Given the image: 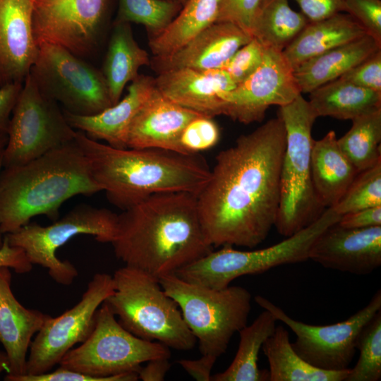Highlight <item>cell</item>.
Segmentation results:
<instances>
[{
	"instance_id": "24",
	"label": "cell",
	"mask_w": 381,
	"mask_h": 381,
	"mask_svg": "<svg viewBox=\"0 0 381 381\" xmlns=\"http://www.w3.org/2000/svg\"><path fill=\"white\" fill-rule=\"evenodd\" d=\"M310 162L317 198L325 208L333 207L358 173L340 149L334 131L313 141Z\"/></svg>"
},
{
	"instance_id": "10",
	"label": "cell",
	"mask_w": 381,
	"mask_h": 381,
	"mask_svg": "<svg viewBox=\"0 0 381 381\" xmlns=\"http://www.w3.org/2000/svg\"><path fill=\"white\" fill-rule=\"evenodd\" d=\"M117 219L118 214L108 209L80 204L50 225L29 222L5 236L10 245L24 250L32 265L47 268L55 282L68 286L78 272L68 260H61L56 256L57 249L80 234L111 243L116 235Z\"/></svg>"
},
{
	"instance_id": "17",
	"label": "cell",
	"mask_w": 381,
	"mask_h": 381,
	"mask_svg": "<svg viewBox=\"0 0 381 381\" xmlns=\"http://www.w3.org/2000/svg\"><path fill=\"white\" fill-rule=\"evenodd\" d=\"M309 259L332 270L370 274L381 265V226L349 229L337 222L315 241Z\"/></svg>"
},
{
	"instance_id": "23",
	"label": "cell",
	"mask_w": 381,
	"mask_h": 381,
	"mask_svg": "<svg viewBox=\"0 0 381 381\" xmlns=\"http://www.w3.org/2000/svg\"><path fill=\"white\" fill-rule=\"evenodd\" d=\"M155 78L138 75L123 99L92 116H79L64 110L68 123L88 138L102 140L116 148H127V135L133 118L155 91Z\"/></svg>"
},
{
	"instance_id": "39",
	"label": "cell",
	"mask_w": 381,
	"mask_h": 381,
	"mask_svg": "<svg viewBox=\"0 0 381 381\" xmlns=\"http://www.w3.org/2000/svg\"><path fill=\"white\" fill-rule=\"evenodd\" d=\"M262 0H219L215 23H232L250 35Z\"/></svg>"
},
{
	"instance_id": "16",
	"label": "cell",
	"mask_w": 381,
	"mask_h": 381,
	"mask_svg": "<svg viewBox=\"0 0 381 381\" xmlns=\"http://www.w3.org/2000/svg\"><path fill=\"white\" fill-rule=\"evenodd\" d=\"M300 94L294 69L282 52L265 48L258 69L222 95L223 115L243 124L261 122L270 106L286 104Z\"/></svg>"
},
{
	"instance_id": "36",
	"label": "cell",
	"mask_w": 381,
	"mask_h": 381,
	"mask_svg": "<svg viewBox=\"0 0 381 381\" xmlns=\"http://www.w3.org/2000/svg\"><path fill=\"white\" fill-rule=\"evenodd\" d=\"M377 206H381V161L358 172L343 197L332 208L343 215Z\"/></svg>"
},
{
	"instance_id": "50",
	"label": "cell",
	"mask_w": 381,
	"mask_h": 381,
	"mask_svg": "<svg viewBox=\"0 0 381 381\" xmlns=\"http://www.w3.org/2000/svg\"><path fill=\"white\" fill-rule=\"evenodd\" d=\"M8 140L7 134H0V150L5 147Z\"/></svg>"
},
{
	"instance_id": "25",
	"label": "cell",
	"mask_w": 381,
	"mask_h": 381,
	"mask_svg": "<svg viewBox=\"0 0 381 381\" xmlns=\"http://www.w3.org/2000/svg\"><path fill=\"white\" fill-rule=\"evenodd\" d=\"M367 34L350 15L339 13L310 22L282 53L294 70L305 61Z\"/></svg>"
},
{
	"instance_id": "48",
	"label": "cell",
	"mask_w": 381,
	"mask_h": 381,
	"mask_svg": "<svg viewBox=\"0 0 381 381\" xmlns=\"http://www.w3.org/2000/svg\"><path fill=\"white\" fill-rule=\"evenodd\" d=\"M3 371H9V360L5 351H0V375Z\"/></svg>"
},
{
	"instance_id": "34",
	"label": "cell",
	"mask_w": 381,
	"mask_h": 381,
	"mask_svg": "<svg viewBox=\"0 0 381 381\" xmlns=\"http://www.w3.org/2000/svg\"><path fill=\"white\" fill-rule=\"evenodd\" d=\"M182 5L174 0H119L114 23H135L147 29L150 37L162 32L177 16Z\"/></svg>"
},
{
	"instance_id": "20",
	"label": "cell",
	"mask_w": 381,
	"mask_h": 381,
	"mask_svg": "<svg viewBox=\"0 0 381 381\" xmlns=\"http://www.w3.org/2000/svg\"><path fill=\"white\" fill-rule=\"evenodd\" d=\"M252 39L250 34L232 23H214L174 53L155 56L150 64L158 73L181 68L220 69Z\"/></svg>"
},
{
	"instance_id": "27",
	"label": "cell",
	"mask_w": 381,
	"mask_h": 381,
	"mask_svg": "<svg viewBox=\"0 0 381 381\" xmlns=\"http://www.w3.org/2000/svg\"><path fill=\"white\" fill-rule=\"evenodd\" d=\"M150 64L148 53L135 41L130 23H114L101 71L107 84L112 105L120 100L126 85L139 75V68Z\"/></svg>"
},
{
	"instance_id": "45",
	"label": "cell",
	"mask_w": 381,
	"mask_h": 381,
	"mask_svg": "<svg viewBox=\"0 0 381 381\" xmlns=\"http://www.w3.org/2000/svg\"><path fill=\"white\" fill-rule=\"evenodd\" d=\"M23 84L11 83L0 87V134H7L11 114Z\"/></svg>"
},
{
	"instance_id": "8",
	"label": "cell",
	"mask_w": 381,
	"mask_h": 381,
	"mask_svg": "<svg viewBox=\"0 0 381 381\" xmlns=\"http://www.w3.org/2000/svg\"><path fill=\"white\" fill-rule=\"evenodd\" d=\"M80 344L69 350L59 365L107 381H136L143 363L171 357L168 346L139 338L123 327L104 302L91 332Z\"/></svg>"
},
{
	"instance_id": "29",
	"label": "cell",
	"mask_w": 381,
	"mask_h": 381,
	"mask_svg": "<svg viewBox=\"0 0 381 381\" xmlns=\"http://www.w3.org/2000/svg\"><path fill=\"white\" fill-rule=\"evenodd\" d=\"M262 350L269 363L270 381H345L349 369L325 370L304 361L294 349L288 331L282 325L264 342Z\"/></svg>"
},
{
	"instance_id": "42",
	"label": "cell",
	"mask_w": 381,
	"mask_h": 381,
	"mask_svg": "<svg viewBox=\"0 0 381 381\" xmlns=\"http://www.w3.org/2000/svg\"><path fill=\"white\" fill-rule=\"evenodd\" d=\"M310 22L344 13L345 0H294Z\"/></svg>"
},
{
	"instance_id": "40",
	"label": "cell",
	"mask_w": 381,
	"mask_h": 381,
	"mask_svg": "<svg viewBox=\"0 0 381 381\" xmlns=\"http://www.w3.org/2000/svg\"><path fill=\"white\" fill-rule=\"evenodd\" d=\"M344 13L350 15L381 44L380 0H345Z\"/></svg>"
},
{
	"instance_id": "41",
	"label": "cell",
	"mask_w": 381,
	"mask_h": 381,
	"mask_svg": "<svg viewBox=\"0 0 381 381\" xmlns=\"http://www.w3.org/2000/svg\"><path fill=\"white\" fill-rule=\"evenodd\" d=\"M339 78L359 87L381 92V49Z\"/></svg>"
},
{
	"instance_id": "4",
	"label": "cell",
	"mask_w": 381,
	"mask_h": 381,
	"mask_svg": "<svg viewBox=\"0 0 381 381\" xmlns=\"http://www.w3.org/2000/svg\"><path fill=\"white\" fill-rule=\"evenodd\" d=\"M102 191L88 161L73 141L0 174V229L5 235L44 214L56 220L61 205Z\"/></svg>"
},
{
	"instance_id": "7",
	"label": "cell",
	"mask_w": 381,
	"mask_h": 381,
	"mask_svg": "<svg viewBox=\"0 0 381 381\" xmlns=\"http://www.w3.org/2000/svg\"><path fill=\"white\" fill-rule=\"evenodd\" d=\"M159 281L177 303L202 355L218 358L226 352L234 334L247 325L252 297L246 288L229 285L211 289L187 282L174 274Z\"/></svg>"
},
{
	"instance_id": "49",
	"label": "cell",
	"mask_w": 381,
	"mask_h": 381,
	"mask_svg": "<svg viewBox=\"0 0 381 381\" xmlns=\"http://www.w3.org/2000/svg\"><path fill=\"white\" fill-rule=\"evenodd\" d=\"M3 149L0 150V174H1V171L3 169ZM4 234H3V232L1 231V229H0V248L1 247L2 244H3V242H4Z\"/></svg>"
},
{
	"instance_id": "2",
	"label": "cell",
	"mask_w": 381,
	"mask_h": 381,
	"mask_svg": "<svg viewBox=\"0 0 381 381\" xmlns=\"http://www.w3.org/2000/svg\"><path fill=\"white\" fill-rule=\"evenodd\" d=\"M125 265L158 279L213 250L201 225L197 195L157 193L118 214L111 243Z\"/></svg>"
},
{
	"instance_id": "28",
	"label": "cell",
	"mask_w": 381,
	"mask_h": 381,
	"mask_svg": "<svg viewBox=\"0 0 381 381\" xmlns=\"http://www.w3.org/2000/svg\"><path fill=\"white\" fill-rule=\"evenodd\" d=\"M308 102L318 117L352 120L381 109V92L339 78L311 91Z\"/></svg>"
},
{
	"instance_id": "33",
	"label": "cell",
	"mask_w": 381,
	"mask_h": 381,
	"mask_svg": "<svg viewBox=\"0 0 381 381\" xmlns=\"http://www.w3.org/2000/svg\"><path fill=\"white\" fill-rule=\"evenodd\" d=\"M338 145L358 172L381 161V109L354 118Z\"/></svg>"
},
{
	"instance_id": "31",
	"label": "cell",
	"mask_w": 381,
	"mask_h": 381,
	"mask_svg": "<svg viewBox=\"0 0 381 381\" xmlns=\"http://www.w3.org/2000/svg\"><path fill=\"white\" fill-rule=\"evenodd\" d=\"M219 0H187L179 13L160 33L150 37L155 56H168L216 22Z\"/></svg>"
},
{
	"instance_id": "47",
	"label": "cell",
	"mask_w": 381,
	"mask_h": 381,
	"mask_svg": "<svg viewBox=\"0 0 381 381\" xmlns=\"http://www.w3.org/2000/svg\"><path fill=\"white\" fill-rule=\"evenodd\" d=\"M169 358H156L147 361L139 370L138 380L143 381H162L171 367Z\"/></svg>"
},
{
	"instance_id": "15",
	"label": "cell",
	"mask_w": 381,
	"mask_h": 381,
	"mask_svg": "<svg viewBox=\"0 0 381 381\" xmlns=\"http://www.w3.org/2000/svg\"><path fill=\"white\" fill-rule=\"evenodd\" d=\"M108 0H32V29L39 45L59 46L79 56L92 52Z\"/></svg>"
},
{
	"instance_id": "43",
	"label": "cell",
	"mask_w": 381,
	"mask_h": 381,
	"mask_svg": "<svg viewBox=\"0 0 381 381\" xmlns=\"http://www.w3.org/2000/svg\"><path fill=\"white\" fill-rule=\"evenodd\" d=\"M32 266L24 250L10 245L4 235V242L0 248V267H7L18 274H25L30 272Z\"/></svg>"
},
{
	"instance_id": "32",
	"label": "cell",
	"mask_w": 381,
	"mask_h": 381,
	"mask_svg": "<svg viewBox=\"0 0 381 381\" xmlns=\"http://www.w3.org/2000/svg\"><path fill=\"white\" fill-rule=\"evenodd\" d=\"M309 23L289 0H262L250 35L265 48L282 52Z\"/></svg>"
},
{
	"instance_id": "26",
	"label": "cell",
	"mask_w": 381,
	"mask_h": 381,
	"mask_svg": "<svg viewBox=\"0 0 381 381\" xmlns=\"http://www.w3.org/2000/svg\"><path fill=\"white\" fill-rule=\"evenodd\" d=\"M380 49L381 44L365 34L305 61L294 70L301 93L339 78Z\"/></svg>"
},
{
	"instance_id": "22",
	"label": "cell",
	"mask_w": 381,
	"mask_h": 381,
	"mask_svg": "<svg viewBox=\"0 0 381 381\" xmlns=\"http://www.w3.org/2000/svg\"><path fill=\"white\" fill-rule=\"evenodd\" d=\"M12 274L7 267H0V343L9 360L6 377L26 374L28 352L33 336L49 316L24 307L11 290Z\"/></svg>"
},
{
	"instance_id": "9",
	"label": "cell",
	"mask_w": 381,
	"mask_h": 381,
	"mask_svg": "<svg viewBox=\"0 0 381 381\" xmlns=\"http://www.w3.org/2000/svg\"><path fill=\"white\" fill-rule=\"evenodd\" d=\"M341 215L332 207L327 208L313 223L272 246L253 250H236L224 246L216 251L179 270L174 274L180 279L205 287L220 289L234 279L249 274L265 272L273 267L305 262L315 241Z\"/></svg>"
},
{
	"instance_id": "12",
	"label": "cell",
	"mask_w": 381,
	"mask_h": 381,
	"mask_svg": "<svg viewBox=\"0 0 381 381\" xmlns=\"http://www.w3.org/2000/svg\"><path fill=\"white\" fill-rule=\"evenodd\" d=\"M75 133L59 104L45 97L29 74L11 114L3 167L25 164L71 143Z\"/></svg>"
},
{
	"instance_id": "35",
	"label": "cell",
	"mask_w": 381,
	"mask_h": 381,
	"mask_svg": "<svg viewBox=\"0 0 381 381\" xmlns=\"http://www.w3.org/2000/svg\"><path fill=\"white\" fill-rule=\"evenodd\" d=\"M359 358L345 381L381 380V310L363 326L356 341Z\"/></svg>"
},
{
	"instance_id": "44",
	"label": "cell",
	"mask_w": 381,
	"mask_h": 381,
	"mask_svg": "<svg viewBox=\"0 0 381 381\" xmlns=\"http://www.w3.org/2000/svg\"><path fill=\"white\" fill-rule=\"evenodd\" d=\"M339 225L349 229L381 226V206L365 208L341 215Z\"/></svg>"
},
{
	"instance_id": "21",
	"label": "cell",
	"mask_w": 381,
	"mask_h": 381,
	"mask_svg": "<svg viewBox=\"0 0 381 381\" xmlns=\"http://www.w3.org/2000/svg\"><path fill=\"white\" fill-rule=\"evenodd\" d=\"M200 115L167 99L155 88L131 123L127 147L185 153L180 143L181 135L186 125Z\"/></svg>"
},
{
	"instance_id": "1",
	"label": "cell",
	"mask_w": 381,
	"mask_h": 381,
	"mask_svg": "<svg viewBox=\"0 0 381 381\" xmlns=\"http://www.w3.org/2000/svg\"><path fill=\"white\" fill-rule=\"evenodd\" d=\"M286 131L278 116L221 151L197 196L203 233L213 247L253 248L268 236L280 200Z\"/></svg>"
},
{
	"instance_id": "13",
	"label": "cell",
	"mask_w": 381,
	"mask_h": 381,
	"mask_svg": "<svg viewBox=\"0 0 381 381\" xmlns=\"http://www.w3.org/2000/svg\"><path fill=\"white\" fill-rule=\"evenodd\" d=\"M255 301L292 330L296 336L292 347L304 361L321 370H344L350 368L361 330L381 310V291L379 289L363 308L346 320L327 325L296 320L260 295L255 297Z\"/></svg>"
},
{
	"instance_id": "30",
	"label": "cell",
	"mask_w": 381,
	"mask_h": 381,
	"mask_svg": "<svg viewBox=\"0 0 381 381\" xmlns=\"http://www.w3.org/2000/svg\"><path fill=\"white\" fill-rule=\"evenodd\" d=\"M263 310L250 325L238 332L240 341L234 360L224 371L212 375L211 380H269V371L258 368V356L265 340L274 332L278 320L270 311Z\"/></svg>"
},
{
	"instance_id": "51",
	"label": "cell",
	"mask_w": 381,
	"mask_h": 381,
	"mask_svg": "<svg viewBox=\"0 0 381 381\" xmlns=\"http://www.w3.org/2000/svg\"><path fill=\"white\" fill-rule=\"evenodd\" d=\"M179 2L182 6L187 1V0H174Z\"/></svg>"
},
{
	"instance_id": "46",
	"label": "cell",
	"mask_w": 381,
	"mask_h": 381,
	"mask_svg": "<svg viewBox=\"0 0 381 381\" xmlns=\"http://www.w3.org/2000/svg\"><path fill=\"white\" fill-rule=\"evenodd\" d=\"M217 358L209 355H202L198 359H181L177 363L198 381H210L211 373Z\"/></svg>"
},
{
	"instance_id": "19",
	"label": "cell",
	"mask_w": 381,
	"mask_h": 381,
	"mask_svg": "<svg viewBox=\"0 0 381 381\" xmlns=\"http://www.w3.org/2000/svg\"><path fill=\"white\" fill-rule=\"evenodd\" d=\"M157 90L174 103L201 115L213 118L224 113L222 95L236 84L222 69L174 68L158 73Z\"/></svg>"
},
{
	"instance_id": "18",
	"label": "cell",
	"mask_w": 381,
	"mask_h": 381,
	"mask_svg": "<svg viewBox=\"0 0 381 381\" xmlns=\"http://www.w3.org/2000/svg\"><path fill=\"white\" fill-rule=\"evenodd\" d=\"M32 16V0H0V87L23 83L37 59Z\"/></svg>"
},
{
	"instance_id": "6",
	"label": "cell",
	"mask_w": 381,
	"mask_h": 381,
	"mask_svg": "<svg viewBox=\"0 0 381 381\" xmlns=\"http://www.w3.org/2000/svg\"><path fill=\"white\" fill-rule=\"evenodd\" d=\"M278 116L285 127L286 147L274 226L281 235L289 237L315 222L327 208L318 201L311 177L312 128L317 115L300 94L279 107Z\"/></svg>"
},
{
	"instance_id": "5",
	"label": "cell",
	"mask_w": 381,
	"mask_h": 381,
	"mask_svg": "<svg viewBox=\"0 0 381 381\" xmlns=\"http://www.w3.org/2000/svg\"><path fill=\"white\" fill-rule=\"evenodd\" d=\"M112 277L114 290L104 303L123 327L169 349L189 351L194 347L196 338L158 278L127 265L116 270Z\"/></svg>"
},
{
	"instance_id": "37",
	"label": "cell",
	"mask_w": 381,
	"mask_h": 381,
	"mask_svg": "<svg viewBox=\"0 0 381 381\" xmlns=\"http://www.w3.org/2000/svg\"><path fill=\"white\" fill-rule=\"evenodd\" d=\"M219 135V128L213 118L200 115L184 128L180 143L185 153H199L214 147Z\"/></svg>"
},
{
	"instance_id": "3",
	"label": "cell",
	"mask_w": 381,
	"mask_h": 381,
	"mask_svg": "<svg viewBox=\"0 0 381 381\" xmlns=\"http://www.w3.org/2000/svg\"><path fill=\"white\" fill-rule=\"evenodd\" d=\"M75 140L109 202L124 210L149 196L187 192L198 196L211 169L200 154L157 148H116L76 131Z\"/></svg>"
},
{
	"instance_id": "14",
	"label": "cell",
	"mask_w": 381,
	"mask_h": 381,
	"mask_svg": "<svg viewBox=\"0 0 381 381\" xmlns=\"http://www.w3.org/2000/svg\"><path fill=\"white\" fill-rule=\"evenodd\" d=\"M114 290L111 275L96 273L73 307L57 317L49 315L31 341L26 374L52 370L74 345L82 343L93 328L97 310Z\"/></svg>"
},
{
	"instance_id": "11",
	"label": "cell",
	"mask_w": 381,
	"mask_h": 381,
	"mask_svg": "<svg viewBox=\"0 0 381 381\" xmlns=\"http://www.w3.org/2000/svg\"><path fill=\"white\" fill-rule=\"evenodd\" d=\"M38 47L30 75L45 97L79 116L95 115L112 105L101 71L59 46Z\"/></svg>"
},
{
	"instance_id": "38",
	"label": "cell",
	"mask_w": 381,
	"mask_h": 381,
	"mask_svg": "<svg viewBox=\"0 0 381 381\" xmlns=\"http://www.w3.org/2000/svg\"><path fill=\"white\" fill-rule=\"evenodd\" d=\"M265 47L255 38L242 46L220 69L229 75L236 85L252 75L261 64Z\"/></svg>"
}]
</instances>
